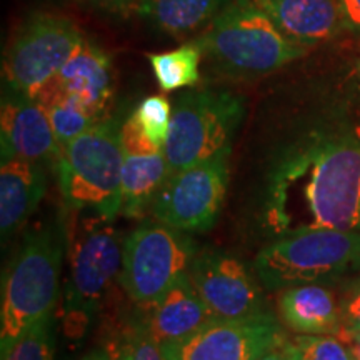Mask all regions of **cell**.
Wrapping results in <instances>:
<instances>
[{
  "label": "cell",
  "instance_id": "1",
  "mask_svg": "<svg viewBox=\"0 0 360 360\" xmlns=\"http://www.w3.org/2000/svg\"><path fill=\"white\" fill-rule=\"evenodd\" d=\"M264 222L277 237L360 231V130L323 135L287 152L269 174Z\"/></svg>",
  "mask_w": 360,
  "mask_h": 360
},
{
  "label": "cell",
  "instance_id": "2",
  "mask_svg": "<svg viewBox=\"0 0 360 360\" xmlns=\"http://www.w3.org/2000/svg\"><path fill=\"white\" fill-rule=\"evenodd\" d=\"M67 249L69 229L62 215L25 233L19 252L4 274L0 350L56 312Z\"/></svg>",
  "mask_w": 360,
  "mask_h": 360
},
{
  "label": "cell",
  "instance_id": "3",
  "mask_svg": "<svg viewBox=\"0 0 360 360\" xmlns=\"http://www.w3.org/2000/svg\"><path fill=\"white\" fill-rule=\"evenodd\" d=\"M195 42L215 72L236 79L272 74L307 52L285 37L254 0L229 2Z\"/></svg>",
  "mask_w": 360,
  "mask_h": 360
},
{
  "label": "cell",
  "instance_id": "4",
  "mask_svg": "<svg viewBox=\"0 0 360 360\" xmlns=\"http://www.w3.org/2000/svg\"><path fill=\"white\" fill-rule=\"evenodd\" d=\"M122 247L114 219L87 212L69 229V277L60 317L70 339H80L101 310L122 269Z\"/></svg>",
  "mask_w": 360,
  "mask_h": 360
},
{
  "label": "cell",
  "instance_id": "5",
  "mask_svg": "<svg viewBox=\"0 0 360 360\" xmlns=\"http://www.w3.org/2000/svg\"><path fill=\"white\" fill-rule=\"evenodd\" d=\"M65 205L74 212L115 219L122 205V125L101 120L62 143L56 159Z\"/></svg>",
  "mask_w": 360,
  "mask_h": 360
},
{
  "label": "cell",
  "instance_id": "6",
  "mask_svg": "<svg viewBox=\"0 0 360 360\" xmlns=\"http://www.w3.org/2000/svg\"><path fill=\"white\" fill-rule=\"evenodd\" d=\"M254 270L269 290L337 281L360 270V231L315 229L281 237L259 252Z\"/></svg>",
  "mask_w": 360,
  "mask_h": 360
},
{
  "label": "cell",
  "instance_id": "7",
  "mask_svg": "<svg viewBox=\"0 0 360 360\" xmlns=\"http://www.w3.org/2000/svg\"><path fill=\"white\" fill-rule=\"evenodd\" d=\"M244 112V101L225 90H191L180 96L164 146L169 177L232 148Z\"/></svg>",
  "mask_w": 360,
  "mask_h": 360
},
{
  "label": "cell",
  "instance_id": "8",
  "mask_svg": "<svg viewBox=\"0 0 360 360\" xmlns=\"http://www.w3.org/2000/svg\"><path fill=\"white\" fill-rule=\"evenodd\" d=\"M85 37L70 19L35 12L17 27L4 56V80L22 96L37 98L53 82Z\"/></svg>",
  "mask_w": 360,
  "mask_h": 360
},
{
  "label": "cell",
  "instance_id": "9",
  "mask_svg": "<svg viewBox=\"0 0 360 360\" xmlns=\"http://www.w3.org/2000/svg\"><path fill=\"white\" fill-rule=\"evenodd\" d=\"M195 247L186 232L162 222H146L129 233L119 278L134 302L152 307L187 276Z\"/></svg>",
  "mask_w": 360,
  "mask_h": 360
},
{
  "label": "cell",
  "instance_id": "10",
  "mask_svg": "<svg viewBox=\"0 0 360 360\" xmlns=\"http://www.w3.org/2000/svg\"><path fill=\"white\" fill-rule=\"evenodd\" d=\"M231 150L170 175L152 204L157 222L182 232L209 231L227 193Z\"/></svg>",
  "mask_w": 360,
  "mask_h": 360
},
{
  "label": "cell",
  "instance_id": "11",
  "mask_svg": "<svg viewBox=\"0 0 360 360\" xmlns=\"http://www.w3.org/2000/svg\"><path fill=\"white\" fill-rule=\"evenodd\" d=\"M283 339L272 314L247 319H212L184 339L162 344L165 360H259Z\"/></svg>",
  "mask_w": 360,
  "mask_h": 360
},
{
  "label": "cell",
  "instance_id": "12",
  "mask_svg": "<svg viewBox=\"0 0 360 360\" xmlns=\"http://www.w3.org/2000/svg\"><path fill=\"white\" fill-rule=\"evenodd\" d=\"M188 276L215 319H247L269 312L262 289L231 254L202 252L193 257Z\"/></svg>",
  "mask_w": 360,
  "mask_h": 360
},
{
  "label": "cell",
  "instance_id": "13",
  "mask_svg": "<svg viewBox=\"0 0 360 360\" xmlns=\"http://www.w3.org/2000/svg\"><path fill=\"white\" fill-rule=\"evenodd\" d=\"M122 205L120 214L137 219L154 204L157 193L169 179V162L164 148L143 137L130 115L122 125Z\"/></svg>",
  "mask_w": 360,
  "mask_h": 360
},
{
  "label": "cell",
  "instance_id": "14",
  "mask_svg": "<svg viewBox=\"0 0 360 360\" xmlns=\"http://www.w3.org/2000/svg\"><path fill=\"white\" fill-rule=\"evenodd\" d=\"M0 143L2 159L17 157L32 162L56 160L60 150V143L42 103L11 89L2 97Z\"/></svg>",
  "mask_w": 360,
  "mask_h": 360
},
{
  "label": "cell",
  "instance_id": "15",
  "mask_svg": "<svg viewBox=\"0 0 360 360\" xmlns=\"http://www.w3.org/2000/svg\"><path fill=\"white\" fill-rule=\"evenodd\" d=\"M282 34L312 47L347 29L340 0H254Z\"/></svg>",
  "mask_w": 360,
  "mask_h": 360
},
{
  "label": "cell",
  "instance_id": "16",
  "mask_svg": "<svg viewBox=\"0 0 360 360\" xmlns=\"http://www.w3.org/2000/svg\"><path fill=\"white\" fill-rule=\"evenodd\" d=\"M52 84L82 102L97 120H102L114 92L110 56L84 39Z\"/></svg>",
  "mask_w": 360,
  "mask_h": 360
},
{
  "label": "cell",
  "instance_id": "17",
  "mask_svg": "<svg viewBox=\"0 0 360 360\" xmlns=\"http://www.w3.org/2000/svg\"><path fill=\"white\" fill-rule=\"evenodd\" d=\"M47 191L42 162L17 157L2 159L0 167V231L11 237L37 209Z\"/></svg>",
  "mask_w": 360,
  "mask_h": 360
},
{
  "label": "cell",
  "instance_id": "18",
  "mask_svg": "<svg viewBox=\"0 0 360 360\" xmlns=\"http://www.w3.org/2000/svg\"><path fill=\"white\" fill-rule=\"evenodd\" d=\"M212 319L215 317L187 274L152 305L150 315L142 323L152 339L162 345L191 335Z\"/></svg>",
  "mask_w": 360,
  "mask_h": 360
},
{
  "label": "cell",
  "instance_id": "19",
  "mask_svg": "<svg viewBox=\"0 0 360 360\" xmlns=\"http://www.w3.org/2000/svg\"><path fill=\"white\" fill-rule=\"evenodd\" d=\"M278 314L297 334L339 335L340 302L327 287L317 283L287 287L278 297Z\"/></svg>",
  "mask_w": 360,
  "mask_h": 360
},
{
  "label": "cell",
  "instance_id": "20",
  "mask_svg": "<svg viewBox=\"0 0 360 360\" xmlns=\"http://www.w3.org/2000/svg\"><path fill=\"white\" fill-rule=\"evenodd\" d=\"M229 0H142L139 15L160 32L180 37L207 27Z\"/></svg>",
  "mask_w": 360,
  "mask_h": 360
},
{
  "label": "cell",
  "instance_id": "21",
  "mask_svg": "<svg viewBox=\"0 0 360 360\" xmlns=\"http://www.w3.org/2000/svg\"><path fill=\"white\" fill-rule=\"evenodd\" d=\"M37 101L42 103L45 112H47L53 134H56L60 146L74 141L94 124L101 122L82 102L56 87L53 84L47 85L39 94Z\"/></svg>",
  "mask_w": 360,
  "mask_h": 360
},
{
  "label": "cell",
  "instance_id": "22",
  "mask_svg": "<svg viewBox=\"0 0 360 360\" xmlns=\"http://www.w3.org/2000/svg\"><path fill=\"white\" fill-rule=\"evenodd\" d=\"M202 49L197 42L180 45L169 52L148 53L157 84L164 92L193 87L200 80Z\"/></svg>",
  "mask_w": 360,
  "mask_h": 360
},
{
  "label": "cell",
  "instance_id": "23",
  "mask_svg": "<svg viewBox=\"0 0 360 360\" xmlns=\"http://www.w3.org/2000/svg\"><path fill=\"white\" fill-rule=\"evenodd\" d=\"M56 354V312L49 314L19 339L0 350L2 360H53Z\"/></svg>",
  "mask_w": 360,
  "mask_h": 360
},
{
  "label": "cell",
  "instance_id": "24",
  "mask_svg": "<svg viewBox=\"0 0 360 360\" xmlns=\"http://www.w3.org/2000/svg\"><path fill=\"white\" fill-rule=\"evenodd\" d=\"M132 117L143 137L155 147L164 148L172 122V105L167 98L162 96L143 98Z\"/></svg>",
  "mask_w": 360,
  "mask_h": 360
},
{
  "label": "cell",
  "instance_id": "25",
  "mask_svg": "<svg viewBox=\"0 0 360 360\" xmlns=\"http://www.w3.org/2000/svg\"><path fill=\"white\" fill-rule=\"evenodd\" d=\"M287 349L294 360H354L347 344L332 335L300 334L287 340Z\"/></svg>",
  "mask_w": 360,
  "mask_h": 360
},
{
  "label": "cell",
  "instance_id": "26",
  "mask_svg": "<svg viewBox=\"0 0 360 360\" xmlns=\"http://www.w3.org/2000/svg\"><path fill=\"white\" fill-rule=\"evenodd\" d=\"M127 340L132 360H165L160 344L152 339V335L148 334L142 322L135 326L132 334L127 337Z\"/></svg>",
  "mask_w": 360,
  "mask_h": 360
},
{
  "label": "cell",
  "instance_id": "27",
  "mask_svg": "<svg viewBox=\"0 0 360 360\" xmlns=\"http://www.w3.org/2000/svg\"><path fill=\"white\" fill-rule=\"evenodd\" d=\"M340 319H342L340 334H344V332L360 330V277L357 281L350 283L349 289L345 290L344 297H342Z\"/></svg>",
  "mask_w": 360,
  "mask_h": 360
},
{
  "label": "cell",
  "instance_id": "28",
  "mask_svg": "<svg viewBox=\"0 0 360 360\" xmlns=\"http://www.w3.org/2000/svg\"><path fill=\"white\" fill-rule=\"evenodd\" d=\"M77 2L96 11L112 13V15L129 17L132 13H139L142 0H77Z\"/></svg>",
  "mask_w": 360,
  "mask_h": 360
},
{
  "label": "cell",
  "instance_id": "29",
  "mask_svg": "<svg viewBox=\"0 0 360 360\" xmlns=\"http://www.w3.org/2000/svg\"><path fill=\"white\" fill-rule=\"evenodd\" d=\"M347 29L360 34V0H340Z\"/></svg>",
  "mask_w": 360,
  "mask_h": 360
},
{
  "label": "cell",
  "instance_id": "30",
  "mask_svg": "<svg viewBox=\"0 0 360 360\" xmlns=\"http://www.w3.org/2000/svg\"><path fill=\"white\" fill-rule=\"evenodd\" d=\"M259 360H294L289 352V349H287L285 337H283L282 340H278L277 344H274L270 349L265 350V352L259 357Z\"/></svg>",
  "mask_w": 360,
  "mask_h": 360
},
{
  "label": "cell",
  "instance_id": "31",
  "mask_svg": "<svg viewBox=\"0 0 360 360\" xmlns=\"http://www.w3.org/2000/svg\"><path fill=\"white\" fill-rule=\"evenodd\" d=\"M340 337H342V340L347 344L352 359L360 360V330L344 332V334H340Z\"/></svg>",
  "mask_w": 360,
  "mask_h": 360
},
{
  "label": "cell",
  "instance_id": "32",
  "mask_svg": "<svg viewBox=\"0 0 360 360\" xmlns=\"http://www.w3.org/2000/svg\"><path fill=\"white\" fill-rule=\"evenodd\" d=\"M110 355H112V360H132L129 340H125L120 345H117L114 352H110Z\"/></svg>",
  "mask_w": 360,
  "mask_h": 360
},
{
  "label": "cell",
  "instance_id": "33",
  "mask_svg": "<svg viewBox=\"0 0 360 360\" xmlns=\"http://www.w3.org/2000/svg\"><path fill=\"white\" fill-rule=\"evenodd\" d=\"M80 360H112V355H110V350L96 347V349L89 350V352L85 354Z\"/></svg>",
  "mask_w": 360,
  "mask_h": 360
}]
</instances>
